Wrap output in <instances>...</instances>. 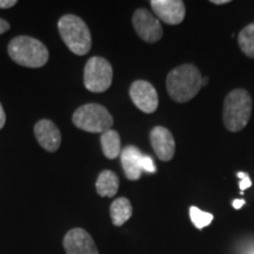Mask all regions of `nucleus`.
Here are the masks:
<instances>
[{"instance_id": "nucleus-26", "label": "nucleus", "mask_w": 254, "mask_h": 254, "mask_svg": "<svg viewBox=\"0 0 254 254\" xmlns=\"http://www.w3.org/2000/svg\"><path fill=\"white\" fill-rule=\"evenodd\" d=\"M246 254H254V247H253V249H251Z\"/></svg>"}, {"instance_id": "nucleus-6", "label": "nucleus", "mask_w": 254, "mask_h": 254, "mask_svg": "<svg viewBox=\"0 0 254 254\" xmlns=\"http://www.w3.org/2000/svg\"><path fill=\"white\" fill-rule=\"evenodd\" d=\"M113 68L110 62L101 57H92L84 69V85L90 92L101 93L112 85Z\"/></svg>"}, {"instance_id": "nucleus-15", "label": "nucleus", "mask_w": 254, "mask_h": 254, "mask_svg": "<svg viewBox=\"0 0 254 254\" xmlns=\"http://www.w3.org/2000/svg\"><path fill=\"white\" fill-rule=\"evenodd\" d=\"M110 214L114 226H123L133 214L131 201L127 198L116 199L110 207Z\"/></svg>"}, {"instance_id": "nucleus-13", "label": "nucleus", "mask_w": 254, "mask_h": 254, "mask_svg": "<svg viewBox=\"0 0 254 254\" xmlns=\"http://www.w3.org/2000/svg\"><path fill=\"white\" fill-rule=\"evenodd\" d=\"M122 165L128 180H138L141 177V158L142 154L135 146H127L122 151Z\"/></svg>"}, {"instance_id": "nucleus-24", "label": "nucleus", "mask_w": 254, "mask_h": 254, "mask_svg": "<svg viewBox=\"0 0 254 254\" xmlns=\"http://www.w3.org/2000/svg\"><path fill=\"white\" fill-rule=\"evenodd\" d=\"M233 207L236 208V209H239V208H241L243 207L244 205H245V200H243V199H237V200H234L233 201Z\"/></svg>"}, {"instance_id": "nucleus-22", "label": "nucleus", "mask_w": 254, "mask_h": 254, "mask_svg": "<svg viewBox=\"0 0 254 254\" xmlns=\"http://www.w3.org/2000/svg\"><path fill=\"white\" fill-rule=\"evenodd\" d=\"M9 24L7 21L4 20V19L0 18V34H4L5 32H7L9 30Z\"/></svg>"}, {"instance_id": "nucleus-7", "label": "nucleus", "mask_w": 254, "mask_h": 254, "mask_svg": "<svg viewBox=\"0 0 254 254\" xmlns=\"http://www.w3.org/2000/svg\"><path fill=\"white\" fill-rule=\"evenodd\" d=\"M133 27L139 37L146 43H157L163 38L160 21L146 8H138L132 18Z\"/></svg>"}, {"instance_id": "nucleus-20", "label": "nucleus", "mask_w": 254, "mask_h": 254, "mask_svg": "<svg viewBox=\"0 0 254 254\" xmlns=\"http://www.w3.org/2000/svg\"><path fill=\"white\" fill-rule=\"evenodd\" d=\"M237 176L240 179L239 187H240L241 190H245L250 189V187L252 186V182H251V178L249 177V174L244 173V172H238Z\"/></svg>"}, {"instance_id": "nucleus-16", "label": "nucleus", "mask_w": 254, "mask_h": 254, "mask_svg": "<svg viewBox=\"0 0 254 254\" xmlns=\"http://www.w3.org/2000/svg\"><path fill=\"white\" fill-rule=\"evenodd\" d=\"M100 142L104 155L107 159H116L122 154V141L119 133L114 129L111 128L104 132L100 136Z\"/></svg>"}, {"instance_id": "nucleus-19", "label": "nucleus", "mask_w": 254, "mask_h": 254, "mask_svg": "<svg viewBox=\"0 0 254 254\" xmlns=\"http://www.w3.org/2000/svg\"><path fill=\"white\" fill-rule=\"evenodd\" d=\"M141 168H142V171H146V172H148V173H154L155 171H157L153 159H152L151 157H148V155H142Z\"/></svg>"}, {"instance_id": "nucleus-11", "label": "nucleus", "mask_w": 254, "mask_h": 254, "mask_svg": "<svg viewBox=\"0 0 254 254\" xmlns=\"http://www.w3.org/2000/svg\"><path fill=\"white\" fill-rule=\"evenodd\" d=\"M37 141L47 152H56L62 144V133L52 120L41 119L34 125Z\"/></svg>"}, {"instance_id": "nucleus-5", "label": "nucleus", "mask_w": 254, "mask_h": 254, "mask_svg": "<svg viewBox=\"0 0 254 254\" xmlns=\"http://www.w3.org/2000/svg\"><path fill=\"white\" fill-rule=\"evenodd\" d=\"M72 122L75 127L90 133H101L109 131L113 126V117L106 107L99 104L82 105L73 113Z\"/></svg>"}, {"instance_id": "nucleus-14", "label": "nucleus", "mask_w": 254, "mask_h": 254, "mask_svg": "<svg viewBox=\"0 0 254 254\" xmlns=\"http://www.w3.org/2000/svg\"><path fill=\"white\" fill-rule=\"evenodd\" d=\"M95 189H97V193L100 196L112 198L117 194L119 190L118 176L112 171H103L98 177L97 183H95Z\"/></svg>"}, {"instance_id": "nucleus-12", "label": "nucleus", "mask_w": 254, "mask_h": 254, "mask_svg": "<svg viewBox=\"0 0 254 254\" xmlns=\"http://www.w3.org/2000/svg\"><path fill=\"white\" fill-rule=\"evenodd\" d=\"M152 147L157 157L163 161L172 160L176 153V141L166 127L155 126L150 134Z\"/></svg>"}, {"instance_id": "nucleus-3", "label": "nucleus", "mask_w": 254, "mask_h": 254, "mask_svg": "<svg viewBox=\"0 0 254 254\" xmlns=\"http://www.w3.org/2000/svg\"><path fill=\"white\" fill-rule=\"evenodd\" d=\"M252 114V98L244 88H237L226 95L222 119L228 131L239 132L249 124Z\"/></svg>"}, {"instance_id": "nucleus-2", "label": "nucleus", "mask_w": 254, "mask_h": 254, "mask_svg": "<svg viewBox=\"0 0 254 254\" xmlns=\"http://www.w3.org/2000/svg\"><path fill=\"white\" fill-rule=\"evenodd\" d=\"M8 56L18 65L39 68L49 62V50L40 40L28 36H18L8 43Z\"/></svg>"}, {"instance_id": "nucleus-18", "label": "nucleus", "mask_w": 254, "mask_h": 254, "mask_svg": "<svg viewBox=\"0 0 254 254\" xmlns=\"http://www.w3.org/2000/svg\"><path fill=\"white\" fill-rule=\"evenodd\" d=\"M190 217L192 220L193 225L198 228V230H202L208 225H211V222L213 221V214L208 213V212H204L201 209L196 207V206H192L190 208Z\"/></svg>"}, {"instance_id": "nucleus-25", "label": "nucleus", "mask_w": 254, "mask_h": 254, "mask_svg": "<svg viewBox=\"0 0 254 254\" xmlns=\"http://www.w3.org/2000/svg\"><path fill=\"white\" fill-rule=\"evenodd\" d=\"M211 2L215 5H224V4H228V2H230V0H212Z\"/></svg>"}, {"instance_id": "nucleus-8", "label": "nucleus", "mask_w": 254, "mask_h": 254, "mask_svg": "<svg viewBox=\"0 0 254 254\" xmlns=\"http://www.w3.org/2000/svg\"><path fill=\"white\" fill-rule=\"evenodd\" d=\"M129 97H131L133 104L141 112L153 113L158 109V93L151 82L146 80H135L129 87Z\"/></svg>"}, {"instance_id": "nucleus-23", "label": "nucleus", "mask_w": 254, "mask_h": 254, "mask_svg": "<svg viewBox=\"0 0 254 254\" xmlns=\"http://www.w3.org/2000/svg\"><path fill=\"white\" fill-rule=\"evenodd\" d=\"M5 123H6V114H5L4 107H2L1 103H0V129L5 126Z\"/></svg>"}, {"instance_id": "nucleus-21", "label": "nucleus", "mask_w": 254, "mask_h": 254, "mask_svg": "<svg viewBox=\"0 0 254 254\" xmlns=\"http://www.w3.org/2000/svg\"><path fill=\"white\" fill-rule=\"evenodd\" d=\"M14 5H17V0H0V8L2 9L11 8Z\"/></svg>"}, {"instance_id": "nucleus-1", "label": "nucleus", "mask_w": 254, "mask_h": 254, "mask_svg": "<svg viewBox=\"0 0 254 254\" xmlns=\"http://www.w3.org/2000/svg\"><path fill=\"white\" fill-rule=\"evenodd\" d=\"M202 87L201 73L193 64L173 68L166 78L168 95L177 103H186L195 97Z\"/></svg>"}, {"instance_id": "nucleus-10", "label": "nucleus", "mask_w": 254, "mask_h": 254, "mask_svg": "<svg viewBox=\"0 0 254 254\" xmlns=\"http://www.w3.org/2000/svg\"><path fill=\"white\" fill-rule=\"evenodd\" d=\"M151 7L157 17L168 25L180 24L186 14L182 0H152Z\"/></svg>"}, {"instance_id": "nucleus-9", "label": "nucleus", "mask_w": 254, "mask_h": 254, "mask_svg": "<svg viewBox=\"0 0 254 254\" xmlns=\"http://www.w3.org/2000/svg\"><path fill=\"white\" fill-rule=\"evenodd\" d=\"M66 254H99L93 238L84 228H72L63 240Z\"/></svg>"}, {"instance_id": "nucleus-17", "label": "nucleus", "mask_w": 254, "mask_h": 254, "mask_svg": "<svg viewBox=\"0 0 254 254\" xmlns=\"http://www.w3.org/2000/svg\"><path fill=\"white\" fill-rule=\"evenodd\" d=\"M241 51L250 58H254V23L243 28L238 37Z\"/></svg>"}, {"instance_id": "nucleus-4", "label": "nucleus", "mask_w": 254, "mask_h": 254, "mask_svg": "<svg viewBox=\"0 0 254 254\" xmlns=\"http://www.w3.org/2000/svg\"><path fill=\"white\" fill-rule=\"evenodd\" d=\"M58 30L60 37L71 52L77 56H85L92 47L90 28L80 17L65 14L59 19Z\"/></svg>"}]
</instances>
